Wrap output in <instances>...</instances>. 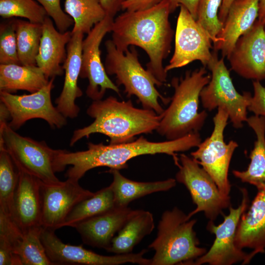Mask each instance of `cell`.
I'll list each match as a JSON object with an SVG mask.
<instances>
[{"label":"cell","instance_id":"obj_13","mask_svg":"<svg viewBox=\"0 0 265 265\" xmlns=\"http://www.w3.org/2000/svg\"><path fill=\"white\" fill-rule=\"evenodd\" d=\"M180 7L174 53L164 67L167 73L197 60L206 67L213 56L211 51L212 41L208 34L185 6Z\"/></svg>","mask_w":265,"mask_h":265},{"label":"cell","instance_id":"obj_35","mask_svg":"<svg viewBox=\"0 0 265 265\" xmlns=\"http://www.w3.org/2000/svg\"><path fill=\"white\" fill-rule=\"evenodd\" d=\"M0 26V64H21L17 51L15 18Z\"/></svg>","mask_w":265,"mask_h":265},{"label":"cell","instance_id":"obj_42","mask_svg":"<svg viewBox=\"0 0 265 265\" xmlns=\"http://www.w3.org/2000/svg\"><path fill=\"white\" fill-rule=\"evenodd\" d=\"M11 118L10 114L6 106L1 102L0 106V126L7 123L8 119Z\"/></svg>","mask_w":265,"mask_h":265},{"label":"cell","instance_id":"obj_14","mask_svg":"<svg viewBox=\"0 0 265 265\" xmlns=\"http://www.w3.org/2000/svg\"><path fill=\"white\" fill-rule=\"evenodd\" d=\"M54 78L39 90L29 94L17 95L0 91V102L9 110L11 121L8 125L14 130L19 129L27 121L34 118L45 120L52 128H61L66 125L67 119L53 106L51 91Z\"/></svg>","mask_w":265,"mask_h":265},{"label":"cell","instance_id":"obj_27","mask_svg":"<svg viewBox=\"0 0 265 265\" xmlns=\"http://www.w3.org/2000/svg\"><path fill=\"white\" fill-rule=\"evenodd\" d=\"M50 80L37 65L0 64V91L34 93L46 86Z\"/></svg>","mask_w":265,"mask_h":265},{"label":"cell","instance_id":"obj_33","mask_svg":"<svg viewBox=\"0 0 265 265\" xmlns=\"http://www.w3.org/2000/svg\"><path fill=\"white\" fill-rule=\"evenodd\" d=\"M0 15L4 19L20 17L40 24L48 16L44 8L35 0H0Z\"/></svg>","mask_w":265,"mask_h":265},{"label":"cell","instance_id":"obj_23","mask_svg":"<svg viewBox=\"0 0 265 265\" xmlns=\"http://www.w3.org/2000/svg\"><path fill=\"white\" fill-rule=\"evenodd\" d=\"M235 243L240 249H252L250 261L256 254L265 252V188L258 190L248 211L242 214Z\"/></svg>","mask_w":265,"mask_h":265},{"label":"cell","instance_id":"obj_39","mask_svg":"<svg viewBox=\"0 0 265 265\" xmlns=\"http://www.w3.org/2000/svg\"><path fill=\"white\" fill-rule=\"evenodd\" d=\"M200 0H170L172 12L179 6H185L196 20L198 4Z\"/></svg>","mask_w":265,"mask_h":265},{"label":"cell","instance_id":"obj_41","mask_svg":"<svg viewBox=\"0 0 265 265\" xmlns=\"http://www.w3.org/2000/svg\"><path fill=\"white\" fill-rule=\"evenodd\" d=\"M234 0H223L218 12V18L223 24L226 20L229 8Z\"/></svg>","mask_w":265,"mask_h":265},{"label":"cell","instance_id":"obj_26","mask_svg":"<svg viewBox=\"0 0 265 265\" xmlns=\"http://www.w3.org/2000/svg\"><path fill=\"white\" fill-rule=\"evenodd\" d=\"M113 181L110 186L113 191L115 205L128 207L132 201L153 193L168 191L176 185L175 179L150 182L131 180L122 175L119 170L109 169Z\"/></svg>","mask_w":265,"mask_h":265},{"label":"cell","instance_id":"obj_22","mask_svg":"<svg viewBox=\"0 0 265 265\" xmlns=\"http://www.w3.org/2000/svg\"><path fill=\"white\" fill-rule=\"evenodd\" d=\"M53 22L48 16L42 23V34L36 59V65L49 79L63 75L67 46L72 36L71 31L60 32Z\"/></svg>","mask_w":265,"mask_h":265},{"label":"cell","instance_id":"obj_3","mask_svg":"<svg viewBox=\"0 0 265 265\" xmlns=\"http://www.w3.org/2000/svg\"><path fill=\"white\" fill-rule=\"evenodd\" d=\"M86 113L94 120L74 131L70 142L71 146L95 133L108 136L111 144L130 142L134 140L136 135L156 130L162 117V113L135 107L131 100L119 101L113 96L93 101Z\"/></svg>","mask_w":265,"mask_h":265},{"label":"cell","instance_id":"obj_7","mask_svg":"<svg viewBox=\"0 0 265 265\" xmlns=\"http://www.w3.org/2000/svg\"><path fill=\"white\" fill-rule=\"evenodd\" d=\"M0 146H4L20 172L46 184L61 182L54 171V160L59 149H52L44 141L21 135L7 123L0 126Z\"/></svg>","mask_w":265,"mask_h":265},{"label":"cell","instance_id":"obj_21","mask_svg":"<svg viewBox=\"0 0 265 265\" xmlns=\"http://www.w3.org/2000/svg\"><path fill=\"white\" fill-rule=\"evenodd\" d=\"M42 184L35 177L20 172L14 195L13 216L22 232L42 226Z\"/></svg>","mask_w":265,"mask_h":265},{"label":"cell","instance_id":"obj_9","mask_svg":"<svg viewBox=\"0 0 265 265\" xmlns=\"http://www.w3.org/2000/svg\"><path fill=\"white\" fill-rule=\"evenodd\" d=\"M213 118L214 127L211 135L197 147L190 155L213 180L220 193L229 196L231 185L228 171L231 160L238 144L234 140L226 143L224 132L229 115L223 107H219Z\"/></svg>","mask_w":265,"mask_h":265},{"label":"cell","instance_id":"obj_30","mask_svg":"<svg viewBox=\"0 0 265 265\" xmlns=\"http://www.w3.org/2000/svg\"><path fill=\"white\" fill-rule=\"evenodd\" d=\"M64 11L73 20L72 32L88 33L106 16L100 0H65Z\"/></svg>","mask_w":265,"mask_h":265},{"label":"cell","instance_id":"obj_28","mask_svg":"<svg viewBox=\"0 0 265 265\" xmlns=\"http://www.w3.org/2000/svg\"><path fill=\"white\" fill-rule=\"evenodd\" d=\"M20 172L3 146H0V222L14 223V195Z\"/></svg>","mask_w":265,"mask_h":265},{"label":"cell","instance_id":"obj_36","mask_svg":"<svg viewBox=\"0 0 265 265\" xmlns=\"http://www.w3.org/2000/svg\"><path fill=\"white\" fill-rule=\"evenodd\" d=\"M44 8L55 25L57 29L63 32L73 24V19L61 7L60 0H35Z\"/></svg>","mask_w":265,"mask_h":265},{"label":"cell","instance_id":"obj_31","mask_svg":"<svg viewBox=\"0 0 265 265\" xmlns=\"http://www.w3.org/2000/svg\"><path fill=\"white\" fill-rule=\"evenodd\" d=\"M17 51L21 65H36L42 24L15 18Z\"/></svg>","mask_w":265,"mask_h":265},{"label":"cell","instance_id":"obj_34","mask_svg":"<svg viewBox=\"0 0 265 265\" xmlns=\"http://www.w3.org/2000/svg\"><path fill=\"white\" fill-rule=\"evenodd\" d=\"M223 0H200L196 21L210 37L213 45L221 32L223 24L218 18V12Z\"/></svg>","mask_w":265,"mask_h":265},{"label":"cell","instance_id":"obj_37","mask_svg":"<svg viewBox=\"0 0 265 265\" xmlns=\"http://www.w3.org/2000/svg\"><path fill=\"white\" fill-rule=\"evenodd\" d=\"M253 95H252L248 110L254 115L265 117V87L260 81H253Z\"/></svg>","mask_w":265,"mask_h":265},{"label":"cell","instance_id":"obj_8","mask_svg":"<svg viewBox=\"0 0 265 265\" xmlns=\"http://www.w3.org/2000/svg\"><path fill=\"white\" fill-rule=\"evenodd\" d=\"M212 53V58L207 66L212 73L211 80L200 93L202 105L208 111L224 108L233 127L241 128L248 118L247 111L252 95L249 92L240 94L237 91L224 58H219L215 51Z\"/></svg>","mask_w":265,"mask_h":265},{"label":"cell","instance_id":"obj_2","mask_svg":"<svg viewBox=\"0 0 265 265\" xmlns=\"http://www.w3.org/2000/svg\"><path fill=\"white\" fill-rule=\"evenodd\" d=\"M170 0H163L148 9L125 11L114 19L112 41L117 49L125 53L129 46L143 49L149 61L146 69L159 82L166 81L163 60L169 54L174 34L170 21Z\"/></svg>","mask_w":265,"mask_h":265},{"label":"cell","instance_id":"obj_20","mask_svg":"<svg viewBox=\"0 0 265 265\" xmlns=\"http://www.w3.org/2000/svg\"><path fill=\"white\" fill-rule=\"evenodd\" d=\"M260 0H234L231 4L223 28L213 44L228 58L238 39L247 32L258 20Z\"/></svg>","mask_w":265,"mask_h":265},{"label":"cell","instance_id":"obj_29","mask_svg":"<svg viewBox=\"0 0 265 265\" xmlns=\"http://www.w3.org/2000/svg\"><path fill=\"white\" fill-rule=\"evenodd\" d=\"M116 206L111 186L103 188L94 192L91 197L77 204L67 215L60 228L73 227L75 224L88 219Z\"/></svg>","mask_w":265,"mask_h":265},{"label":"cell","instance_id":"obj_5","mask_svg":"<svg viewBox=\"0 0 265 265\" xmlns=\"http://www.w3.org/2000/svg\"><path fill=\"white\" fill-rule=\"evenodd\" d=\"M196 222L176 207L164 211L158 224L157 237L148 246L155 251L150 265H189L204 254L206 249L199 246L193 229Z\"/></svg>","mask_w":265,"mask_h":265},{"label":"cell","instance_id":"obj_17","mask_svg":"<svg viewBox=\"0 0 265 265\" xmlns=\"http://www.w3.org/2000/svg\"><path fill=\"white\" fill-rule=\"evenodd\" d=\"M231 69L247 79H265V24L258 19L237 40L227 58Z\"/></svg>","mask_w":265,"mask_h":265},{"label":"cell","instance_id":"obj_19","mask_svg":"<svg viewBox=\"0 0 265 265\" xmlns=\"http://www.w3.org/2000/svg\"><path fill=\"white\" fill-rule=\"evenodd\" d=\"M83 36L84 34L80 31L72 32L67 46V57L63 64L65 72L63 86L60 95L55 101L56 108L66 118H76L80 111L75 101L83 94L78 81L81 67Z\"/></svg>","mask_w":265,"mask_h":265},{"label":"cell","instance_id":"obj_4","mask_svg":"<svg viewBox=\"0 0 265 265\" xmlns=\"http://www.w3.org/2000/svg\"><path fill=\"white\" fill-rule=\"evenodd\" d=\"M211 78L203 66L172 79L174 94L156 130L160 135L172 140L199 132L208 116L206 110L198 111L200 93Z\"/></svg>","mask_w":265,"mask_h":265},{"label":"cell","instance_id":"obj_38","mask_svg":"<svg viewBox=\"0 0 265 265\" xmlns=\"http://www.w3.org/2000/svg\"><path fill=\"white\" fill-rule=\"evenodd\" d=\"M163 0H125L122 9L125 11H137L152 7Z\"/></svg>","mask_w":265,"mask_h":265},{"label":"cell","instance_id":"obj_40","mask_svg":"<svg viewBox=\"0 0 265 265\" xmlns=\"http://www.w3.org/2000/svg\"><path fill=\"white\" fill-rule=\"evenodd\" d=\"M107 16L114 18L122 9V4L125 0H100Z\"/></svg>","mask_w":265,"mask_h":265},{"label":"cell","instance_id":"obj_16","mask_svg":"<svg viewBox=\"0 0 265 265\" xmlns=\"http://www.w3.org/2000/svg\"><path fill=\"white\" fill-rule=\"evenodd\" d=\"M94 194L81 187L79 181L69 178L57 184L42 182L41 226L54 231L60 228L75 206Z\"/></svg>","mask_w":265,"mask_h":265},{"label":"cell","instance_id":"obj_18","mask_svg":"<svg viewBox=\"0 0 265 265\" xmlns=\"http://www.w3.org/2000/svg\"><path fill=\"white\" fill-rule=\"evenodd\" d=\"M135 210L128 207L115 206L98 215L75 224L73 228L88 245L107 250L113 238L123 227Z\"/></svg>","mask_w":265,"mask_h":265},{"label":"cell","instance_id":"obj_43","mask_svg":"<svg viewBox=\"0 0 265 265\" xmlns=\"http://www.w3.org/2000/svg\"><path fill=\"white\" fill-rule=\"evenodd\" d=\"M265 16V0H260L259 2V10L258 20L261 21Z\"/></svg>","mask_w":265,"mask_h":265},{"label":"cell","instance_id":"obj_32","mask_svg":"<svg viewBox=\"0 0 265 265\" xmlns=\"http://www.w3.org/2000/svg\"><path fill=\"white\" fill-rule=\"evenodd\" d=\"M42 229L39 226L25 231L15 243L13 251L22 265H53L41 239Z\"/></svg>","mask_w":265,"mask_h":265},{"label":"cell","instance_id":"obj_6","mask_svg":"<svg viewBox=\"0 0 265 265\" xmlns=\"http://www.w3.org/2000/svg\"><path fill=\"white\" fill-rule=\"evenodd\" d=\"M106 55L104 66L108 75H114L116 85H123L128 97L135 96L143 108L154 110L157 114L164 109L159 103L170 101L162 96L156 86L163 84L147 69L143 68L134 46L125 53L118 50L111 39L105 42Z\"/></svg>","mask_w":265,"mask_h":265},{"label":"cell","instance_id":"obj_45","mask_svg":"<svg viewBox=\"0 0 265 265\" xmlns=\"http://www.w3.org/2000/svg\"></svg>","mask_w":265,"mask_h":265},{"label":"cell","instance_id":"obj_24","mask_svg":"<svg viewBox=\"0 0 265 265\" xmlns=\"http://www.w3.org/2000/svg\"><path fill=\"white\" fill-rule=\"evenodd\" d=\"M246 122L254 131L256 140L249 155L250 162L247 169L234 170L232 173L242 182L260 190L265 188V117L252 115L247 118Z\"/></svg>","mask_w":265,"mask_h":265},{"label":"cell","instance_id":"obj_10","mask_svg":"<svg viewBox=\"0 0 265 265\" xmlns=\"http://www.w3.org/2000/svg\"><path fill=\"white\" fill-rule=\"evenodd\" d=\"M178 167L175 179L186 187L196 206L187 214L188 219L203 212L207 218L214 221L231 206L229 195L220 193L213 180L193 158L181 154Z\"/></svg>","mask_w":265,"mask_h":265},{"label":"cell","instance_id":"obj_15","mask_svg":"<svg viewBox=\"0 0 265 265\" xmlns=\"http://www.w3.org/2000/svg\"><path fill=\"white\" fill-rule=\"evenodd\" d=\"M114 19L106 15L93 26L82 41L80 77L88 80L86 94L93 101L102 100L108 89L121 96L118 86L109 78L101 56V43L107 33L111 31Z\"/></svg>","mask_w":265,"mask_h":265},{"label":"cell","instance_id":"obj_25","mask_svg":"<svg viewBox=\"0 0 265 265\" xmlns=\"http://www.w3.org/2000/svg\"><path fill=\"white\" fill-rule=\"evenodd\" d=\"M155 228L153 214L149 211L135 210L123 227L112 239L106 251L116 254L132 252L134 247Z\"/></svg>","mask_w":265,"mask_h":265},{"label":"cell","instance_id":"obj_1","mask_svg":"<svg viewBox=\"0 0 265 265\" xmlns=\"http://www.w3.org/2000/svg\"><path fill=\"white\" fill-rule=\"evenodd\" d=\"M201 141L200 134L196 132L161 142L150 141L141 136L132 141L118 144L89 142L84 151L71 152L60 149L55 159L54 169L56 173L60 172L67 165H72L65 176L79 181L88 171L96 167L105 166L119 170L127 168L129 160L141 155L165 154L172 156L178 166L179 159L177 153L197 147Z\"/></svg>","mask_w":265,"mask_h":265},{"label":"cell","instance_id":"obj_12","mask_svg":"<svg viewBox=\"0 0 265 265\" xmlns=\"http://www.w3.org/2000/svg\"><path fill=\"white\" fill-rule=\"evenodd\" d=\"M41 239L53 265H118L126 263L150 265L151 263V259L144 257L147 249H143L136 253L100 255L84 248L81 245L65 243L57 237L54 230L43 227Z\"/></svg>","mask_w":265,"mask_h":265},{"label":"cell","instance_id":"obj_11","mask_svg":"<svg viewBox=\"0 0 265 265\" xmlns=\"http://www.w3.org/2000/svg\"><path fill=\"white\" fill-rule=\"evenodd\" d=\"M242 200L239 206L229 208V213L223 214V222L215 225L213 221L210 220L207 230L215 235L212 245L208 251L195 259L189 265H232L239 262L242 265L250 263L249 253L244 252L236 244L237 229L242 214L248 208L249 199L247 190L241 188Z\"/></svg>","mask_w":265,"mask_h":265},{"label":"cell","instance_id":"obj_44","mask_svg":"<svg viewBox=\"0 0 265 265\" xmlns=\"http://www.w3.org/2000/svg\"><path fill=\"white\" fill-rule=\"evenodd\" d=\"M261 21L263 22L264 24H265V16L263 18V19Z\"/></svg>","mask_w":265,"mask_h":265}]
</instances>
